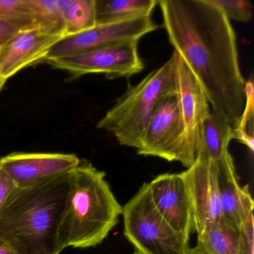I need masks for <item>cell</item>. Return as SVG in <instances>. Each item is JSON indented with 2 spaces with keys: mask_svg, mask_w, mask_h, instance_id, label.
<instances>
[{
  "mask_svg": "<svg viewBox=\"0 0 254 254\" xmlns=\"http://www.w3.org/2000/svg\"><path fill=\"white\" fill-rule=\"evenodd\" d=\"M169 42L198 81L212 111L233 127L243 114L245 80L234 29L209 0H160Z\"/></svg>",
  "mask_w": 254,
  "mask_h": 254,
  "instance_id": "cell-1",
  "label": "cell"
},
{
  "mask_svg": "<svg viewBox=\"0 0 254 254\" xmlns=\"http://www.w3.org/2000/svg\"><path fill=\"white\" fill-rule=\"evenodd\" d=\"M70 172L17 187L1 206L0 240L14 254L62 252L59 228L66 208Z\"/></svg>",
  "mask_w": 254,
  "mask_h": 254,
  "instance_id": "cell-2",
  "label": "cell"
},
{
  "mask_svg": "<svg viewBox=\"0 0 254 254\" xmlns=\"http://www.w3.org/2000/svg\"><path fill=\"white\" fill-rule=\"evenodd\" d=\"M105 175L87 160H81L70 172L66 208L59 228L62 251L68 247L97 246L119 222L123 206Z\"/></svg>",
  "mask_w": 254,
  "mask_h": 254,
  "instance_id": "cell-3",
  "label": "cell"
},
{
  "mask_svg": "<svg viewBox=\"0 0 254 254\" xmlns=\"http://www.w3.org/2000/svg\"><path fill=\"white\" fill-rule=\"evenodd\" d=\"M175 92L172 56L136 85H128L96 127L112 133L120 145L137 150L156 108L165 97Z\"/></svg>",
  "mask_w": 254,
  "mask_h": 254,
  "instance_id": "cell-4",
  "label": "cell"
},
{
  "mask_svg": "<svg viewBox=\"0 0 254 254\" xmlns=\"http://www.w3.org/2000/svg\"><path fill=\"white\" fill-rule=\"evenodd\" d=\"M124 235L142 254H190V240L177 233L151 201L148 183L123 207Z\"/></svg>",
  "mask_w": 254,
  "mask_h": 254,
  "instance_id": "cell-5",
  "label": "cell"
},
{
  "mask_svg": "<svg viewBox=\"0 0 254 254\" xmlns=\"http://www.w3.org/2000/svg\"><path fill=\"white\" fill-rule=\"evenodd\" d=\"M174 79L183 125L179 162L191 167L197 159L202 128L210 114L203 89L181 56L174 51Z\"/></svg>",
  "mask_w": 254,
  "mask_h": 254,
  "instance_id": "cell-6",
  "label": "cell"
},
{
  "mask_svg": "<svg viewBox=\"0 0 254 254\" xmlns=\"http://www.w3.org/2000/svg\"><path fill=\"white\" fill-rule=\"evenodd\" d=\"M138 44L139 41H127L47 63L67 72L71 80L87 74H104L111 79L129 78L144 69L138 53Z\"/></svg>",
  "mask_w": 254,
  "mask_h": 254,
  "instance_id": "cell-7",
  "label": "cell"
},
{
  "mask_svg": "<svg viewBox=\"0 0 254 254\" xmlns=\"http://www.w3.org/2000/svg\"><path fill=\"white\" fill-rule=\"evenodd\" d=\"M158 28L151 17H139L111 24L96 25L88 30L59 40L50 49L43 62L47 63L127 41H139L142 37Z\"/></svg>",
  "mask_w": 254,
  "mask_h": 254,
  "instance_id": "cell-8",
  "label": "cell"
},
{
  "mask_svg": "<svg viewBox=\"0 0 254 254\" xmlns=\"http://www.w3.org/2000/svg\"><path fill=\"white\" fill-rule=\"evenodd\" d=\"M154 207L165 221L190 240L194 233V217L188 183L184 172L162 174L148 183Z\"/></svg>",
  "mask_w": 254,
  "mask_h": 254,
  "instance_id": "cell-9",
  "label": "cell"
},
{
  "mask_svg": "<svg viewBox=\"0 0 254 254\" xmlns=\"http://www.w3.org/2000/svg\"><path fill=\"white\" fill-rule=\"evenodd\" d=\"M182 120L176 93L165 97L153 114L137 154L179 162Z\"/></svg>",
  "mask_w": 254,
  "mask_h": 254,
  "instance_id": "cell-10",
  "label": "cell"
},
{
  "mask_svg": "<svg viewBox=\"0 0 254 254\" xmlns=\"http://www.w3.org/2000/svg\"><path fill=\"white\" fill-rule=\"evenodd\" d=\"M81 160L73 154L13 152L0 158V167L17 187H26L69 173Z\"/></svg>",
  "mask_w": 254,
  "mask_h": 254,
  "instance_id": "cell-11",
  "label": "cell"
},
{
  "mask_svg": "<svg viewBox=\"0 0 254 254\" xmlns=\"http://www.w3.org/2000/svg\"><path fill=\"white\" fill-rule=\"evenodd\" d=\"M184 174L190 190L194 231L199 236L223 218L215 166L212 162L197 160Z\"/></svg>",
  "mask_w": 254,
  "mask_h": 254,
  "instance_id": "cell-12",
  "label": "cell"
},
{
  "mask_svg": "<svg viewBox=\"0 0 254 254\" xmlns=\"http://www.w3.org/2000/svg\"><path fill=\"white\" fill-rule=\"evenodd\" d=\"M62 37L45 35L36 28L20 31L0 48V84L16 73L44 62L47 53Z\"/></svg>",
  "mask_w": 254,
  "mask_h": 254,
  "instance_id": "cell-13",
  "label": "cell"
},
{
  "mask_svg": "<svg viewBox=\"0 0 254 254\" xmlns=\"http://www.w3.org/2000/svg\"><path fill=\"white\" fill-rule=\"evenodd\" d=\"M213 164L223 218L244 227L254 218V203L249 186L239 184L231 154Z\"/></svg>",
  "mask_w": 254,
  "mask_h": 254,
  "instance_id": "cell-14",
  "label": "cell"
},
{
  "mask_svg": "<svg viewBox=\"0 0 254 254\" xmlns=\"http://www.w3.org/2000/svg\"><path fill=\"white\" fill-rule=\"evenodd\" d=\"M254 254V218L239 227L221 218L197 236V244L190 254Z\"/></svg>",
  "mask_w": 254,
  "mask_h": 254,
  "instance_id": "cell-15",
  "label": "cell"
},
{
  "mask_svg": "<svg viewBox=\"0 0 254 254\" xmlns=\"http://www.w3.org/2000/svg\"><path fill=\"white\" fill-rule=\"evenodd\" d=\"M233 127L219 113L212 111L205 120L197 160L217 163L229 155Z\"/></svg>",
  "mask_w": 254,
  "mask_h": 254,
  "instance_id": "cell-16",
  "label": "cell"
},
{
  "mask_svg": "<svg viewBox=\"0 0 254 254\" xmlns=\"http://www.w3.org/2000/svg\"><path fill=\"white\" fill-rule=\"evenodd\" d=\"M157 0H95L96 25L151 17Z\"/></svg>",
  "mask_w": 254,
  "mask_h": 254,
  "instance_id": "cell-17",
  "label": "cell"
},
{
  "mask_svg": "<svg viewBox=\"0 0 254 254\" xmlns=\"http://www.w3.org/2000/svg\"><path fill=\"white\" fill-rule=\"evenodd\" d=\"M58 1L64 19L65 36L81 33L96 26L95 0Z\"/></svg>",
  "mask_w": 254,
  "mask_h": 254,
  "instance_id": "cell-18",
  "label": "cell"
},
{
  "mask_svg": "<svg viewBox=\"0 0 254 254\" xmlns=\"http://www.w3.org/2000/svg\"><path fill=\"white\" fill-rule=\"evenodd\" d=\"M34 26L45 35L64 38L65 22L58 0H27Z\"/></svg>",
  "mask_w": 254,
  "mask_h": 254,
  "instance_id": "cell-19",
  "label": "cell"
},
{
  "mask_svg": "<svg viewBox=\"0 0 254 254\" xmlns=\"http://www.w3.org/2000/svg\"><path fill=\"white\" fill-rule=\"evenodd\" d=\"M245 102L243 114L239 123L233 127V139H238L254 151V81L253 78L245 83Z\"/></svg>",
  "mask_w": 254,
  "mask_h": 254,
  "instance_id": "cell-20",
  "label": "cell"
},
{
  "mask_svg": "<svg viewBox=\"0 0 254 254\" xmlns=\"http://www.w3.org/2000/svg\"><path fill=\"white\" fill-rule=\"evenodd\" d=\"M0 19L24 29L35 28L27 0H0Z\"/></svg>",
  "mask_w": 254,
  "mask_h": 254,
  "instance_id": "cell-21",
  "label": "cell"
},
{
  "mask_svg": "<svg viewBox=\"0 0 254 254\" xmlns=\"http://www.w3.org/2000/svg\"><path fill=\"white\" fill-rule=\"evenodd\" d=\"M212 5L219 8L229 20L248 23L253 16V5L245 0H209Z\"/></svg>",
  "mask_w": 254,
  "mask_h": 254,
  "instance_id": "cell-22",
  "label": "cell"
},
{
  "mask_svg": "<svg viewBox=\"0 0 254 254\" xmlns=\"http://www.w3.org/2000/svg\"><path fill=\"white\" fill-rule=\"evenodd\" d=\"M17 188L9 175L0 167V208Z\"/></svg>",
  "mask_w": 254,
  "mask_h": 254,
  "instance_id": "cell-23",
  "label": "cell"
},
{
  "mask_svg": "<svg viewBox=\"0 0 254 254\" xmlns=\"http://www.w3.org/2000/svg\"><path fill=\"white\" fill-rule=\"evenodd\" d=\"M22 30L24 29L16 23L0 19V48Z\"/></svg>",
  "mask_w": 254,
  "mask_h": 254,
  "instance_id": "cell-24",
  "label": "cell"
},
{
  "mask_svg": "<svg viewBox=\"0 0 254 254\" xmlns=\"http://www.w3.org/2000/svg\"><path fill=\"white\" fill-rule=\"evenodd\" d=\"M0 254H14L11 249L4 243L3 242L0 240Z\"/></svg>",
  "mask_w": 254,
  "mask_h": 254,
  "instance_id": "cell-25",
  "label": "cell"
},
{
  "mask_svg": "<svg viewBox=\"0 0 254 254\" xmlns=\"http://www.w3.org/2000/svg\"><path fill=\"white\" fill-rule=\"evenodd\" d=\"M140 254V253L138 252V251H135V252L133 253V254Z\"/></svg>",
  "mask_w": 254,
  "mask_h": 254,
  "instance_id": "cell-26",
  "label": "cell"
},
{
  "mask_svg": "<svg viewBox=\"0 0 254 254\" xmlns=\"http://www.w3.org/2000/svg\"><path fill=\"white\" fill-rule=\"evenodd\" d=\"M3 84H0V91H1V90H2V87H3Z\"/></svg>",
  "mask_w": 254,
  "mask_h": 254,
  "instance_id": "cell-27",
  "label": "cell"
}]
</instances>
